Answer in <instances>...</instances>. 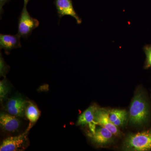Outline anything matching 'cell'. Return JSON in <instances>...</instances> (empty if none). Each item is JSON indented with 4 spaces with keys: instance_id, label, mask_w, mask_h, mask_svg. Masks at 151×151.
I'll list each match as a JSON object with an SVG mask.
<instances>
[{
    "instance_id": "6da1fadb",
    "label": "cell",
    "mask_w": 151,
    "mask_h": 151,
    "mask_svg": "<svg viewBox=\"0 0 151 151\" xmlns=\"http://www.w3.org/2000/svg\"><path fill=\"white\" fill-rule=\"evenodd\" d=\"M129 115V123L133 125H142L148 121L150 105L142 90H139L135 93L130 105Z\"/></svg>"
},
{
    "instance_id": "7a4b0ae2",
    "label": "cell",
    "mask_w": 151,
    "mask_h": 151,
    "mask_svg": "<svg viewBox=\"0 0 151 151\" xmlns=\"http://www.w3.org/2000/svg\"><path fill=\"white\" fill-rule=\"evenodd\" d=\"M123 147L126 151L151 150V129L129 134L124 141Z\"/></svg>"
},
{
    "instance_id": "3957f363",
    "label": "cell",
    "mask_w": 151,
    "mask_h": 151,
    "mask_svg": "<svg viewBox=\"0 0 151 151\" xmlns=\"http://www.w3.org/2000/svg\"><path fill=\"white\" fill-rule=\"evenodd\" d=\"M27 4L24 5L18 19V34L21 37L27 38L33 30L39 26L40 22L37 19L31 16L27 9Z\"/></svg>"
},
{
    "instance_id": "277c9868",
    "label": "cell",
    "mask_w": 151,
    "mask_h": 151,
    "mask_svg": "<svg viewBox=\"0 0 151 151\" xmlns=\"http://www.w3.org/2000/svg\"><path fill=\"white\" fill-rule=\"evenodd\" d=\"M23 97L20 95H16L9 99L6 103L5 110L9 114L18 117L25 116V111L28 104Z\"/></svg>"
},
{
    "instance_id": "5b68a950",
    "label": "cell",
    "mask_w": 151,
    "mask_h": 151,
    "mask_svg": "<svg viewBox=\"0 0 151 151\" xmlns=\"http://www.w3.org/2000/svg\"><path fill=\"white\" fill-rule=\"evenodd\" d=\"M28 127L26 132L21 134L15 137H9L5 139L0 146L1 151H18L24 145L27 139L28 133L31 127Z\"/></svg>"
},
{
    "instance_id": "8992f818",
    "label": "cell",
    "mask_w": 151,
    "mask_h": 151,
    "mask_svg": "<svg viewBox=\"0 0 151 151\" xmlns=\"http://www.w3.org/2000/svg\"><path fill=\"white\" fill-rule=\"evenodd\" d=\"M94 121L97 125L105 127L116 136H119L121 133L118 127L111 122L109 118V110L97 108L95 112Z\"/></svg>"
},
{
    "instance_id": "52a82bcc",
    "label": "cell",
    "mask_w": 151,
    "mask_h": 151,
    "mask_svg": "<svg viewBox=\"0 0 151 151\" xmlns=\"http://www.w3.org/2000/svg\"><path fill=\"white\" fill-rule=\"evenodd\" d=\"M55 4L60 18L64 16H70L75 19L78 24H81L82 20L73 8L71 0H55Z\"/></svg>"
},
{
    "instance_id": "ba28073f",
    "label": "cell",
    "mask_w": 151,
    "mask_h": 151,
    "mask_svg": "<svg viewBox=\"0 0 151 151\" xmlns=\"http://www.w3.org/2000/svg\"><path fill=\"white\" fill-rule=\"evenodd\" d=\"M97 108L96 105L89 106L78 116L76 125L83 126L88 125L91 131L90 133L94 134L97 126V123L94 121V117Z\"/></svg>"
},
{
    "instance_id": "9c48e42d",
    "label": "cell",
    "mask_w": 151,
    "mask_h": 151,
    "mask_svg": "<svg viewBox=\"0 0 151 151\" xmlns=\"http://www.w3.org/2000/svg\"><path fill=\"white\" fill-rule=\"evenodd\" d=\"M88 136L93 142L99 145H108L112 142L114 134L105 127L97 125L94 134L89 133Z\"/></svg>"
},
{
    "instance_id": "30bf717a",
    "label": "cell",
    "mask_w": 151,
    "mask_h": 151,
    "mask_svg": "<svg viewBox=\"0 0 151 151\" xmlns=\"http://www.w3.org/2000/svg\"><path fill=\"white\" fill-rule=\"evenodd\" d=\"M20 36L18 34L15 35L0 34V49H4L6 54H9L11 50L22 47Z\"/></svg>"
},
{
    "instance_id": "8fae6325",
    "label": "cell",
    "mask_w": 151,
    "mask_h": 151,
    "mask_svg": "<svg viewBox=\"0 0 151 151\" xmlns=\"http://www.w3.org/2000/svg\"><path fill=\"white\" fill-rule=\"evenodd\" d=\"M0 124L3 130L13 132L17 131L20 127L21 121L17 116L3 112L0 115Z\"/></svg>"
},
{
    "instance_id": "7c38bea8",
    "label": "cell",
    "mask_w": 151,
    "mask_h": 151,
    "mask_svg": "<svg viewBox=\"0 0 151 151\" xmlns=\"http://www.w3.org/2000/svg\"><path fill=\"white\" fill-rule=\"evenodd\" d=\"M109 118L116 127H123L127 123L128 113L124 109H113L109 110Z\"/></svg>"
},
{
    "instance_id": "4fadbf2b",
    "label": "cell",
    "mask_w": 151,
    "mask_h": 151,
    "mask_svg": "<svg viewBox=\"0 0 151 151\" xmlns=\"http://www.w3.org/2000/svg\"><path fill=\"white\" fill-rule=\"evenodd\" d=\"M25 116L32 124L37 122L40 116V112L36 106L32 102L29 101L25 111Z\"/></svg>"
},
{
    "instance_id": "5bb4252c",
    "label": "cell",
    "mask_w": 151,
    "mask_h": 151,
    "mask_svg": "<svg viewBox=\"0 0 151 151\" xmlns=\"http://www.w3.org/2000/svg\"><path fill=\"white\" fill-rule=\"evenodd\" d=\"M10 90L8 82L5 78L0 81V100L2 102L7 96Z\"/></svg>"
},
{
    "instance_id": "9a60e30c",
    "label": "cell",
    "mask_w": 151,
    "mask_h": 151,
    "mask_svg": "<svg viewBox=\"0 0 151 151\" xmlns=\"http://www.w3.org/2000/svg\"><path fill=\"white\" fill-rule=\"evenodd\" d=\"M143 50L146 56L144 68L147 69L151 68V44L145 45Z\"/></svg>"
},
{
    "instance_id": "2e32d148",
    "label": "cell",
    "mask_w": 151,
    "mask_h": 151,
    "mask_svg": "<svg viewBox=\"0 0 151 151\" xmlns=\"http://www.w3.org/2000/svg\"><path fill=\"white\" fill-rule=\"evenodd\" d=\"M8 66L4 60L1 53L0 56V75L1 76H4L8 71Z\"/></svg>"
},
{
    "instance_id": "e0dca14e",
    "label": "cell",
    "mask_w": 151,
    "mask_h": 151,
    "mask_svg": "<svg viewBox=\"0 0 151 151\" xmlns=\"http://www.w3.org/2000/svg\"><path fill=\"white\" fill-rule=\"evenodd\" d=\"M10 0H0V12H1V15L3 14V6L6 3L8 2Z\"/></svg>"
},
{
    "instance_id": "ac0fdd59",
    "label": "cell",
    "mask_w": 151,
    "mask_h": 151,
    "mask_svg": "<svg viewBox=\"0 0 151 151\" xmlns=\"http://www.w3.org/2000/svg\"><path fill=\"white\" fill-rule=\"evenodd\" d=\"M30 0H24V4L27 5V3Z\"/></svg>"
}]
</instances>
